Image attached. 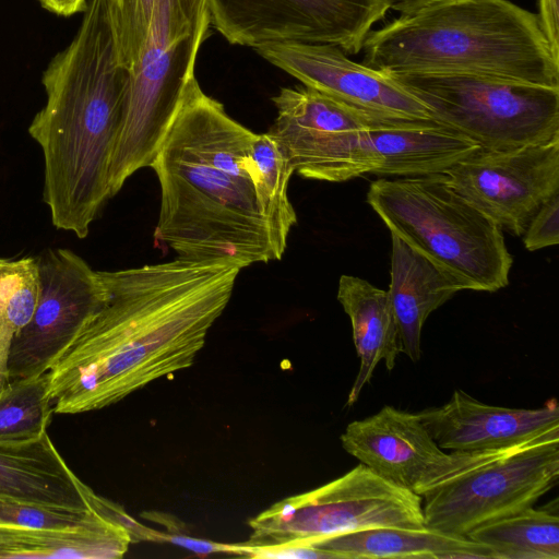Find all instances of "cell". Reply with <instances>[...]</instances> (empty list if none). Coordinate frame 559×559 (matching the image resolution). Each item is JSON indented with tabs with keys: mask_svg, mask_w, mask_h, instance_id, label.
<instances>
[{
	"mask_svg": "<svg viewBox=\"0 0 559 559\" xmlns=\"http://www.w3.org/2000/svg\"><path fill=\"white\" fill-rule=\"evenodd\" d=\"M384 74H460L559 87V62L537 15L509 0H439L365 39Z\"/></svg>",
	"mask_w": 559,
	"mask_h": 559,
	"instance_id": "277c9868",
	"label": "cell"
},
{
	"mask_svg": "<svg viewBox=\"0 0 559 559\" xmlns=\"http://www.w3.org/2000/svg\"><path fill=\"white\" fill-rule=\"evenodd\" d=\"M36 259L40 294L31 321L12 342L9 382L47 372L107 299L100 271L74 251L46 249Z\"/></svg>",
	"mask_w": 559,
	"mask_h": 559,
	"instance_id": "8fae6325",
	"label": "cell"
},
{
	"mask_svg": "<svg viewBox=\"0 0 559 559\" xmlns=\"http://www.w3.org/2000/svg\"><path fill=\"white\" fill-rule=\"evenodd\" d=\"M558 0H538L537 20L548 41L554 59L559 62V15Z\"/></svg>",
	"mask_w": 559,
	"mask_h": 559,
	"instance_id": "f546056e",
	"label": "cell"
},
{
	"mask_svg": "<svg viewBox=\"0 0 559 559\" xmlns=\"http://www.w3.org/2000/svg\"><path fill=\"white\" fill-rule=\"evenodd\" d=\"M2 260V258H0V261Z\"/></svg>",
	"mask_w": 559,
	"mask_h": 559,
	"instance_id": "836d02e7",
	"label": "cell"
},
{
	"mask_svg": "<svg viewBox=\"0 0 559 559\" xmlns=\"http://www.w3.org/2000/svg\"><path fill=\"white\" fill-rule=\"evenodd\" d=\"M466 537L489 547L493 559H559L558 503L530 507L477 526Z\"/></svg>",
	"mask_w": 559,
	"mask_h": 559,
	"instance_id": "603a6c76",
	"label": "cell"
},
{
	"mask_svg": "<svg viewBox=\"0 0 559 559\" xmlns=\"http://www.w3.org/2000/svg\"><path fill=\"white\" fill-rule=\"evenodd\" d=\"M255 191L259 209L266 222L275 260H281L289 231L297 223L287 188L293 168L267 133L255 134L252 142Z\"/></svg>",
	"mask_w": 559,
	"mask_h": 559,
	"instance_id": "cb8c5ba5",
	"label": "cell"
},
{
	"mask_svg": "<svg viewBox=\"0 0 559 559\" xmlns=\"http://www.w3.org/2000/svg\"><path fill=\"white\" fill-rule=\"evenodd\" d=\"M337 559H493L489 547L430 527H380L322 539L313 545Z\"/></svg>",
	"mask_w": 559,
	"mask_h": 559,
	"instance_id": "7402d4cb",
	"label": "cell"
},
{
	"mask_svg": "<svg viewBox=\"0 0 559 559\" xmlns=\"http://www.w3.org/2000/svg\"><path fill=\"white\" fill-rule=\"evenodd\" d=\"M84 485L47 432L32 439L0 441V497L87 510Z\"/></svg>",
	"mask_w": 559,
	"mask_h": 559,
	"instance_id": "ac0fdd59",
	"label": "cell"
},
{
	"mask_svg": "<svg viewBox=\"0 0 559 559\" xmlns=\"http://www.w3.org/2000/svg\"><path fill=\"white\" fill-rule=\"evenodd\" d=\"M47 100L28 133L44 156L52 225L85 238L111 198L108 173L122 124L129 70L118 63L107 0H91L70 45L43 74Z\"/></svg>",
	"mask_w": 559,
	"mask_h": 559,
	"instance_id": "3957f363",
	"label": "cell"
},
{
	"mask_svg": "<svg viewBox=\"0 0 559 559\" xmlns=\"http://www.w3.org/2000/svg\"><path fill=\"white\" fill-rule=\"evenodd\" d=\"M559 432L469 469L423 496L425 526L467 536L515 514L557 485Z\"/></svg>",
	"mask_w": 559,
	"mask_h": 559,
	"instance_id": "9c48e42d",
	"label": "cell"
},
{
	"mask_svg": "<svg viewBox=\"0 0 559 559\" xmlns=\"http://www.w3.org/2000/svg\"><path fill=\"white\" fill-rule=\"evenodd\" d=\"M337 300L349 317L353 340L360 360L359 370L349 390L346 405L356 403L364 386L383 360L388 370L395 367L401 353L399 328L390 295L366 280L342 275Z\"/></svg>",
	"mask_w": 559,
	"mask_h": 559,
	"instance_id": "ffe728a7",
	"label": "cell"
},
{
	"mask_svg": "<svg viewBox=\"0 0 559 559\" xmlns=\"http://www.w3.org/2000/svg\"><path fill=\"white\" fill-rule=\"evenodd\" d=\"M478 147L435 119L377 116L354 132L335 182L365 174L408 177L443 173Z\"/></svg>",
	"mask_w": 559,
	"mask_h": 559,
	"instance_id": "9a60e30c",
	"label": "cell"
},
{
	"mask_svg": "<svg viewBox=\"0 0 559 559\" xmlns=\"http://www.w3.org/2000/svg\"><path fill=\"white\" fill-rule=\"evenodd\" d=\"M206 0H156L141 56L129 70L122 124L112 151L111 198L153 163L210 33Z\"/></svg>",
	"mask_w": 559,
	"mask_h": 559,
	"instance_id": "8992f818",
	"label": "cell"
},
{
	"mask_svg": "<svg viewBox=\"0 0 559 559\" xmlns=\"http://www.w3.org/2000/svg\"><path fill=\"white\" fill-rule=\"evenodd\" d=\"M437 1L439 0H391L390 9L400 12L401 15H406Z\"/></svg>",
	"mask_w": 559,
	"mask_h": 559,
	"instance_id": "d6a6232c",
	"label": "cell"
},
{
	"mask_svg": "<svg viewBox=\"0 0 559 559\" xmlns=\"http://www.w3.org/2000/svg\"><path fill=\"white\" fill-rule=\"evenodd\" d=\"M389 295L399 328L401 353L414 362L421 357V330L429 314L462 286L450 275L391 234Z\"/></svg>",
	"mask_w": 559,
	"mask_h": 559,
	"instance_id": "d6986e66",
	"label": "cell"
},
{
	"mask_svg": "<svg viewBox=\"0 0 559 559\" xmlns=\"http://www.w3.org/2000/svg\"><path fill=\"white\" fill-rule=\"evenodd\" d=\"M341 443L381 477L423 497L452 478L532 442L502 450L445 453L417 413L385 405L374 415L348 424Z\"/></svg>",
	"mask_w": 559,
	"mask_h": 559,
	"instance_id": "7c38bea8",
	"label": "cell"
},
{
	"mask_svg": "<svg viewBox=\"0 0 559 559\" xmlns=\"http://www.w3.org/2000/svg\"><path fill=\"white\" fill-rule=\"evenodd\" d=\"M432 119L486 150L559 138V87L460 74H388Z\"/></svg>",
	"mask_w": 559,
	"mask_h": 559,
	"instance_id": "52a82bcc",
	"label": "cell"
},
{
	"mask_svg": "<svg viewBox=\"0 0 559 559\" xmlns=\"http://www.w3.org/2000/svg\"><path fill=\"white\" fill-rule=\"evenodd\" d=\"M367 202L397 236L464 289L497 292L512 266L502 229L460 194L444 173L379 179Z\"/></svg>",
	"mask_w": 559,
	"mask_h": 559,
	"instance_id": "5b68a950",
	"label": "cell"
},
{
	"mask_svg": "<svg viewBox=\"0 0 559 559\" xmlns=\"http://www.w3.org/2000/svg\"><path fill=\"white\" fill-rule=\"evenodd\" d=\"M277 115L266 132L294 173L323 181L346 133L376 116L307 86L282 87L272 97Z\"/></svg>",
	"mask_w": 559,
	"mask_h": 559,
	"instance_id": "2e32d148",
	"label": "cell"
},
{
	"mask_svg": "<svg viewBox=\"0 0 559 559\" xmlns=\"http://www.w3.org/2000/svg\"><path fill=\"white\" fill-rule=\"evenodd\" d=\"M210 23L229 44H329L357 55L391 0H206Z\"/></svg>",
	"mask_w": 559,
	"mask_h": 559,
	"instance_id": "30bf717a",
	"label": "cell"
},
{
	"mask_svg": "<svg viewBox=\"0 0 559 559\" xmlns=\"http://www.w3.org/2000/svg\"><path fill=\"white\" fill-rule=\"evenodd\" d=\"M43 8L62 16H70L78 12H84L87 0H38Z\"/></svg>",
	"mask_w": 559,
	"mask_h": 559,
	"instance_id": "1f68e13d",
	"label": "cell"
},
{
	"mask_svg": "<svg viewBox=\"0 0 559 559\" xmlns=\"http://www.w3.org/2000/svg\"><path fill=\"white\" fill-rule=\"evenodd\" d=\"M92 512L0 497V525L66 528L83 523Z\"/></svg>",
	"mask_w": 559,
	"mask_h": 559,
	"instance_id": "83f0119b",
	"label": "cell"
},
{
	"mask_svg": "<svg viewBox=\"0 0 559 559\" xmlns=\"http://www.w3.org/2000/svg\"><path fill=\"white\" fill-rule=\"evenodd\" d=\"M453 188L514 236L559 192V138L509 150L480 146L443 171Z\"/></svg>",
	"mask_w": 559,
	"mask_h": 559,
	"instance_id": "4fadbf2b",
	"label": "cell"
},
{
	"mask_svg": "<svg viewBox=\"0 0 559 559\" xmlns=\"http://www.w3.org/2000/svg\"><path fill=\"white\" fill-rule=\"evenodd\" d=\"M253 49L304 86L350 107L380 116L432 119L428 109L388 74L350 60L337 46L271 43Z\"/></svg>",
	"mask_w": 559,
	"mask_h": 559,
	"instance_id": "5bb4252c",
	"label": "cell"
},
{
	"mask_svg": "<svg viewBox=\"0 0 559 559\" xmlns=\"http://www.w3.org/2000/svg\"><path fill=\"white\" fill-rule=\"evenodd\" d=\"M240 269L174 261L100 271L103 307L48 370L55 414L112 405L189 368L227 307Z\"/></svg>",
	"mask_w": 559,
	"mask_h": 559,
	"instance_id": "6da1fadb",
	"label": "cell"
},
{
	"mask_svg": "<svg viewBox=\"0 0 559 559\" xmlns=\"http://www.w3.org/2000/svg\"><path fill=\"white\" fill-rule=\"evenodd\" d=\"M523 235V242L528 251H536L559 242V192L538 209Z\"/></svg>",
	"mask_w": 559,
	"mask_h": 559,
	"instance_id": "f1b7e54d",
	"label": "cell"
},
{
	"mask_svg": "<svg viewBox=\"0 0 559 559\" xmlns=\"http://www.w3.org/2000/svg\"><path fill=\"white\" fill-rule=\"evenodd\" d=\"M40 294L36 257L0 261V392L9 383V355L17 333L31 321Z\"/></svg>",
	"mask_w": 559,
	"mask_h": 559,
	"instance_id": "d4e9b609",
	"label": "cell"
},
{
	"mask_svg": "<svg viewBox=\"0 0 559 559\" xmlns=\"http://www.w3.org/2000/svg\"><path fill=\"white\" fill-rule=\"evenodd\" d=\"M133 543L122 525L93 510L81 524L66 528L0 525V558H121Z\"/></svg>",
	"mask_w": 559,
	"mask_h": 559,
	"instance_id": "44dd1931",
	"label": "cell"
},
{
	"mask_svg": "<svg viewBox=\"0 0 559 559\" xmlns=\"http://www.w3.org/2000/svg\"><path fill=\"white\" fill-rule=\"evenodd\" d=\"M417 415L441 449L457 452L510 449L559 432L556 399L539 408H509L456 389L445 404Z\"/></svg>",
	"mask_w": 559,
	"mask_h": 559,
	"instance_id": "e0dca14e",
	"label": "cell"
},
{
	"mask_svg": "<svg viewBox=\"0 0 559 559\" xmlns=\"http://www.w3.org/2000/svg\"><path fill=\"white\" fill-rule=\"evenodd\" d=\"M255 134L197 76L188 83L150 166L160 188L155 240L178 258L240 270L275 260L257 199Z\"/></svg>",
	"mask_w": 559,
	"mask_h": 559,
	"instance_id": "7a4b0ae2",
	"label": "cell"
},
{
	"mask_svg": "<svg viewBox=\"0 0 559 559\" xmlns=\"http://www.w3.org/2000/svg\"><path fill=\"white\" fill-rule=\"evenodd\" d=\"M156 0H107L118 63L130 70L147 39Z\"/></svg>",
	"mask_w": 559,
	"mask_h": 559,
	"instance_id": "4316f807",
	"label": "cell"
},
{
	"mask_svg": "<svg viewBox=\"0 0 559 559\" xmlns=\"http://www.w3.org/2000/svg\"><path fill=\"white\" fill-rule=\"evenodd\" d=\"M48 371L12 380L0 392V441L25 440L47 432L53 412Z\"/></svg>",
	"mask_w": 559,
	"mask_h": 559,
	"instance_id": "484cf974",
	"label": "cell"
},
{
	"mask_svg": "<svg viewBox=\"0 0 559 559\" xmlns=\"http://www.w3.org/2000/svg\"><path fill=\"white\" fill-rule=\"evenodd\" d=\"M246 547L313 546L354 532L425 527L423 497L359 463L341 477L281 500L249 521Z\"/></svg>",
	"mask_w": 559,
	"mask_h": 559,
	"instance_id": "ba28073f",
	"label": "cell"
},
{
	"mask_svg": "<svg viewBox=\"0 0 559 559\" xmlns=\"http://www.w3.org/2000/svg\"><path fill=\"white\" fill-rule=\"evenodd\" d=\"M170 543L185 547L193 552L209 555L212 552H229L233 554V545L213 543L210 540L198 539L189 536L175 535L167 536Z\"/></svg>",
	"mask_w": 559,
	"mask_h": 559,
	"instance_id": "4dcf8cb0",
	"label": "cell"
}]
</instances>
